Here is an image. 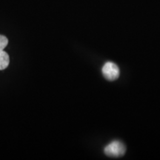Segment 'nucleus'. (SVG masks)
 <instances>
[{
    "label": "nucleus",
    "instance_id": "f03ea898",
    "mask_svg": "<svg viewBox=\"0 0 160 160\" xmlns=\"http://www.w3.org/2000/svg\"><path fill=\"white\" fill-rule=\"evenodd\" d=\"M102 72L105 79L109 81H113L119 77V68L114 62H108L103 65Z\"/></svg>",
    "mask_w": 160,
    "mask_h": 160
},
{
    "label": "nucleus",
    "instance_id": "f257e3e1",
    "mask_svg": "<svg viewBox=\"0 0 160 160\" xmlns=\"http://www.w3.org/2000/svg\"><path fill=\"white\" fill-rule=\"evenodd\" d=\"M126 147L120 141H113L105 146L104 152L107 156L111 157H121L125 153Z\"/></svg>",
    "mask_w": 160,
    "mask_h": 160
},
{
    "label": "nucleus",
    "instance_id": "7ed1b4c3",
    "mask_svg": "<svg viewBox=\"0 0 160 160\" xmlns=\"http://www.w3.org/2000/svg\"><path fill=\"white\" fill-rule=\"evenodd\" d=\"M10 59L9 56L5 51H0V70L7 68L9 65Z\"/></svg>",
    "mask_w": 160,
    "mask_h": 160
},
{
    "label": "nucleus",
    "instance_id": "20e7f679",
    "mask_svg": "<svg viewBox=\"0 0 160 160\" xmlns=\"http://www.w3.org/2000/svg\"><path fill=\"white\" fill-rule=\"evenodd\" d=\"M8 43V40L5 36L0 35V51H4Z\"/></svg>",
    "mask_w": 160,
    "mask_h": 160
}]
</instances>
